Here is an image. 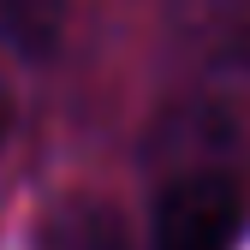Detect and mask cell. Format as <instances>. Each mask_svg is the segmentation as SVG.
Wrapping results in <instances>:
<instances>
[{"label":"cell","instance_id":"obj_3","mask_svg":"<svg viewBox=\"0 0 250 250\" xmlns=\"http://www.w3.org/2000/svg\"><path fill=\"white\" fill-rule=\"evenodd\" d=\"M227 6L238 12V30H244V42H250V0H227Z\"/></svg>","mask_w":250,"mask_h":250},{"label":"cell","instance_id":"obj_1","mask_svg":"<svg viewBox=\"0 0 250 250\" xmlns=\"http://www.w3.org/2000/svg\"><path fill=\"white\" fill-rule=\"evenodd\" d=\"M244 227V191L227 173H179L155 197L149 250H232Z\"/></svg>","mask_w":250,"mask_h":250},{"label":"cell","instance_id":"obj_2","mask_svg":"<svg viewBox=\"0 0 250 250\" xmlns=\"http://www.w3.org/2000/svg\"><path fill=\"white\" fill-rule=\"evenodd\" d=\"M6 131H12V96H6V83H0V143H6Z\"/></svg>","mask_w":250,"mask_h":250}]
</instances>
